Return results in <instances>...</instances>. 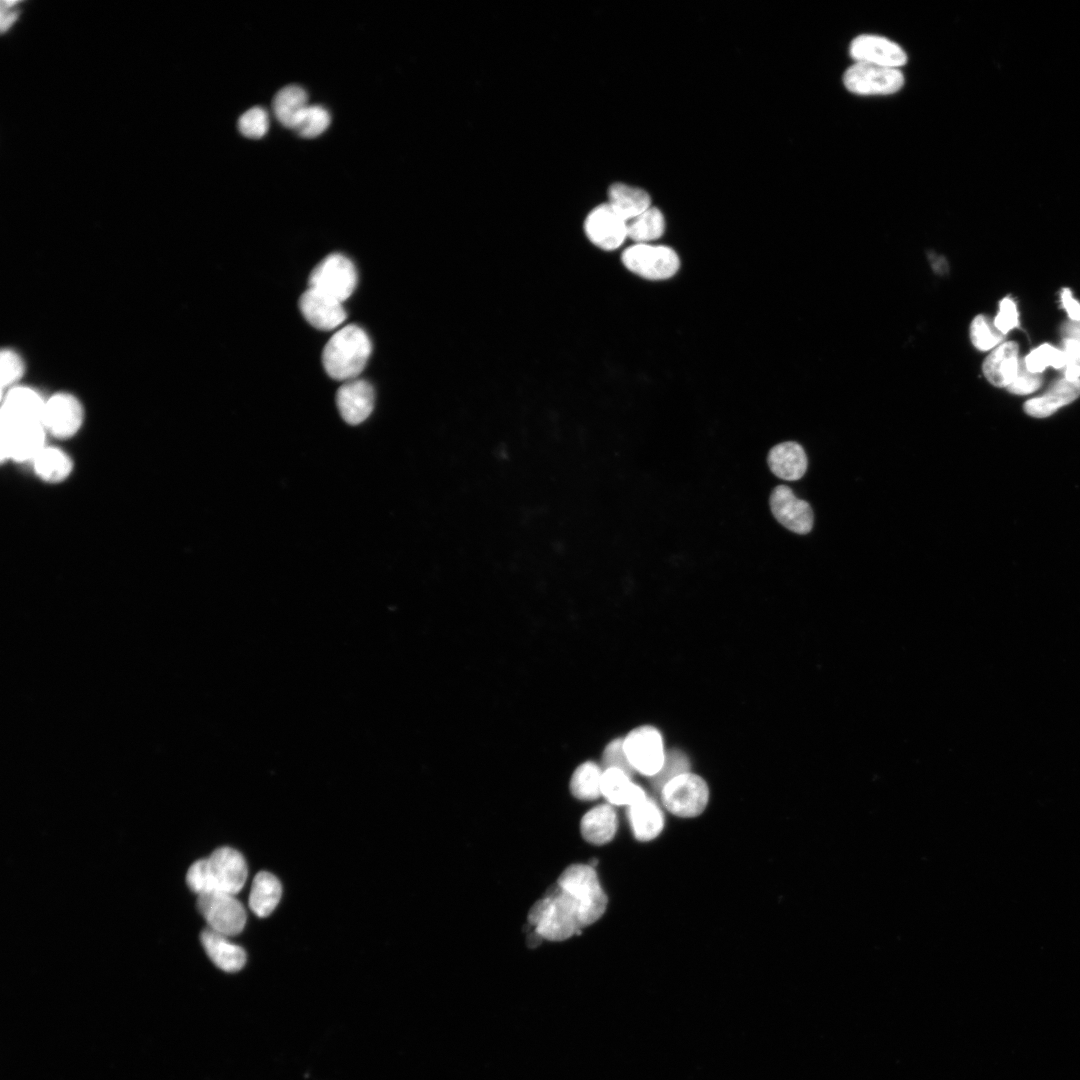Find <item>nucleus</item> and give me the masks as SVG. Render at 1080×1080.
Here are the masks:
<instances>
[{
  "label": "nucleus",
  "mask_w": 1080,
  "mask_h": 1080,
  "mask_svg": "<svg viewBox=\"0 0 1080 1080\" xmlns=\"http://www.w3.org/2000/svg\"><path fill=\"white\" fill-rule=\"evenodd\" d=\"M601 794L611 805L627 807L647 797L644 789L632 782L631 775L618 768L603 771Z\"/></svg>",
  "instance_id": "b1692460"
},
{
  "label": "nucleus",
  "mask_w": 1080,
  "mask_h": 1080,
  "mask_svg": "<svg viewBox=\"0 0 1080 1080\" xmlns=\"http://www.w3.org/2000/svg\"><path fill=\"white\" fill-rule=\"evenodd\" d=\"M542 940H543L542 936L534 930L532 933H530L528 935L527 945L529 947H535V946L539 945Z\"/></svg>",
  "instance_id": "a18cd8bd"
},
{
  "label": "nucleus",
  "mask_w": 1080,
  "mask_h": 1080,
  "mask_svg": "<svg viewBox=\"0 0 1080 1080\" xmlns=\"http://www.w3.org/2000/svg\"><path fill=\"white\" fill-rule=\"evenodd\" d=\"M1027 369L1033 373H1041L1047 366L1060 369L1065 367V354L1049 344H1043L1032 350L1025 358Z\"/></svg>",
  "instance_id": "72a5a7b5"
},
{
  "label": "nucleus",
  "mask_w": 1080,
  "mask_h": 1080,
  "mask_svg": "<svg viewBox=\"0 0 1080 1080\" xmlns=\"http://www.w3.org/2000/svg\"><path fill=\"white\" fill-rule=\"evenodd\" d=\"M845 87L860 95H887L897 92L904 83L898 68L855 62L844 73Z\"/></svg>",
  "instance_id": "9b49d317"
},
{
  "label": "nucleus",
  "mask_w": 1080,
  "mask_h": 1080,
  "mask_svg": "<svg viewBox=\"0 0 1080 1080\" xmlns=\"http://www.w3.org/2000/svg\"><path fill=\"white\" fill-rule=\"evenodd\" d=\"M247 875V864L242 854L230 847H220L208 858L198 860L189 867L186 882L198 895H236L245 885Z\"/></svg>",
  "instance_id": "f257e3e1"
},
{
  "label": "nucleus",
  "mask_w": 1080,
  "mask_h": 1080,
  "mask_svg": "<svg viewBox=\"0 0 1080 1080\" xmlns=\"http://www.w3.org/2000/svg\"><path fill=\"white\" fill-rule=\"evenodd\" d=\"M238 128L240 133L245 137L253 139L263 137L269 128L267 111L260 106L248 109L240 116Z\"/></svg>",
  "instance_id": "c9c22d12"
},
{
  "label": "nucleus",
  "mask_w": 1080,
  "mask_h": 1080,
  "mask_svg": "<svg viewBox=\"0 0 1080 1080\" xmlns=\"http://www.w3.org/2000/svg\"><path fill=\"white\" fill-rule=\"evenodd\" d=\"M36 474L44 481L58 483L72 472L71 458L61 449L45 446L33 459Z\"/></svg>",
  "instance_id": "c85d7f7f"
},
{
  "label": "nucleus",
  "mask_w": 1080,
  "mask_h": 1080,
  "mask_svg": "<svg viewBox=\"0 0 1080 1080\" xmlns=\"http://www.w3.org/2000/svg\"><path fill=\"white\" fill-rule=\"evenodd\" d=\"M308 284L309 288L343 302L356 288L357 271L350 259L342 254L333 253L313 268Z\"/></svg>",
  "instance_id": "0eeeda50"
},
{
  "label": "nucleus",
  "mask_w": 1080,
  "mask_h": 1080,
  "mask_svg": "<svg viewBox=\"0 0 1080 1080\" xmlns=\"http://www.w3.org/2000/svg\"><path fill=\"white\" fill-rule=\"evenodd\" d=\"M272 106L278 122L286 128L294 129L308 107V95L301 86L287 85L276 93Z\"/></svg>",
  "instance_id": "bb28decb"
},
{
  "label": "nucleus",
  "mask_w": 1080,
  "mask_h": 1080,
  "mask_svg": "<svg viewBox=\"0 0 1080 1080\" xmlns=\"http://www.w3.org/2000/svg\"><path fill=\"white\" fill-rule=\"evenodd\" d=\"M197 908L208 928L227 937L239 934L245 927L246 910L235 895L227 893L198 895Z\"/></svg>",
  "instance_id": "1a4fd4ad"
},
{
  "label": "nucleus",
  "mask_w": 1080,
  "mask_h": 1080,
  "mask_svg": "<svg viewBox=\"0 0 1080 1080\" xmlns=\"http://www.w3.org/2000/svg\"><path fill=\"white\" fill-rule=\"evenodd\" d=\"M665 226L663 213L652 206L627 222V236L635 243H650L662 237Z\"/></svg>",
  "instance_id": "c756f323"
},
{
  "label": "nucleus",
  "mask_w": 1080,
  "mask_h": 1080,
  "mask_svg": "<svg viewBox=\"0 0 1080 1080\" xmlns=\"http://www.w3.org/2000/svg\"><path fill=\"white\" fill-rule=\"evenodd\" d=\"M84 411L80 401L69 393H57L45 400L43 425L57 438L74 436L81 428Z\"/></svg>",
  "instance_id": "ddd939ff"
},
{
  "label": "nucleus",
  "mask_w": 1080,
  "mask_h": 1080,
  "mask_svg": "<svg viewBox=\"0 0 1080 1080\" xmlns=\"http://www.w3.org/2000/svg\"><path fill=\"white\" fill-rule=\"evenodd\" d=\"M45 400L28 387L10 389L3 400L1 419L36 420L43 422Z\"/></svg>",
  "instance_id": "4be33fe9"
},
{
  "label": "nucleus",
  "mask_w": 1080,
  "mask_h": 1080,
  "mask_svg": "<svg viewBox=\"0 0 1080 1080\" xmlns=\"http://www.w3.org/2000/svg\"><path fill=\"white\" fill-rule=\"evenodd\" d=\"M1065 338L1076 340L1080 343V321L1066 322L1062 327Z\"/></svg>",
  "instance_id": "c03bdc74"
},
{
  "label": "nucleus",
  "mask_w": 1080,
  "mask_h": 1080,
  "mask_svg": "<svg viewBox=\"0 0 1080 1080\" xmlns=\"http://www.w3.org/2000/svg\"><path fill=\"white\" fill-rule=\"evenodd\" d=\"M45 434L39 421H1L2 459L33 461L45 447Z\"/></svg>",
  "instance_id": "9d476101"
},
{
  "label": "nucleus",
  "mask_w": 1080,
  "mask_h": 1080,
  "mask_svg": "<svg viewBox=\"0 0 1080 1080\" xmlns=\"http://www.w3.org/2000/svg\"><path fill=\"white\" fill-rule=\"evenodd\" d=\"M618 817L611 804H600L589 810L581 819L583 838L594 845L610 842L617 831Z\"/></svg>",
  "instance_id": "393cba45"
},
{
  "label": "nucleus",
  "mask_w": 1080,
  "mask_h": 1080,
  "mask_svg": "<svg viewBox=\"0 0 1080 1080\" xmlns=\"http://www.w3.org/2000/svg\"><path fill=\"white\" fill-rule=\"evenodd\" d=\"M689 768L690 762L684 752L677 749L670 750L666 753L661 770L651 778L652 785L656 791L660 792L668 781L680 774L688 772Z\"/></svg>",
  "instance_id": "f704fd0d"
},
{
  "label": "nucleus",
  "mask_w": 1080,
  "mask_h": 1080,
  "mask_svg": "<svg viewBox=\"0 0 1080 1080\" xmlns=\"http://www.w3.org/2000/svg\"><path fill=\"white\" fill-rule=\"evenodd\" d=\"M202 946L211 961L226 972H237L246 963L244 949L228 940V937L206 928L201 932Z\"/></svg>",
  "instance_id": "a211bd4d"
},
{
  "label": "nucleus",
  "mask_w": 1080,
  "mask_h": 1080,
  "mask_svg": "<svg viewBox=\"0 0 1080 1080\" xmlns=\"http://www.w3.org/2000/svg\"><path fill=\"white\" fill-rule=\"evenodd\" d=\"M1063 352L1065 354V378L1068 380L1080 379V343L1073 339L1064 338Z\"/></svg>",
  "instance_id": "a19ab883"
},
{
  "label": "nucleus",
  "mask_w": 1080,
  "mask_h": 1080,
  "mask_svg": "<svg viewBox=\"0 0 1080 1080\" xmlns=\"http://www.w3.org/2000/svg\"><path fill=\"white\" fill-rule=\"evenodd\" d=\"M627 818L634 837L639 841L655 839L664 828L662 809L649 796L628 806Z\"/></svg>",
  "instance_id": "5701e85b"
},
{
  "label": "nucleus",
  "mask_w": 1080,
  "mask_h": 1080,
  "mask_svg": "<svg viewBox=\"0 0 1080 1080\" xmlns=\"http://www.w3.org/2000/svg\"><path fill=\"white\" fill-rule=\"evenodd\" d=\"M528 921L549 941L566 940L583 928L574 903L557 884L531 907Z\"/></svg>",
  "instance_id": "7ed1b4c3"
},
{
  "label": "nucleus",
  "mask_w": 1080,
  "mask_h": 1080,
  "mask_svg": "<svg viewBox=\"0 0 1080 1080\" xmlns=\"http://www.w3.org/2000/svg\"><path fill=\"white\" fill-rule=\"evenodd\" d=\"M1042 380L1041 373L1029 371L1025 365L1024 359H1020L1016 376L1007 387V390L1018 395L1030 394L1039 389Z\"/></svg>",
  "instance_id": "e433bc0d"
},
{
  "label": "nucleus",
  "mask_w": 1080,
  "mask_h": 1080,
  "mask_svg": "<svg viewBox=\"0 0 1080 1080\" xmlns=\"http://www.w3.org/2000/svg\"><path fill=\"white\" fill-rule=\"evenodd\" d=\"M770 470L783 480H798L807 470V457L802 446L793 441L775 445L768 453Z\"/></svg>",
  "instance_id": "412c9836"
},
{
  "label": "nucleus",
  "mask_w": 1080,
  "mask_h": 1080,
  "mask_svg": "<svg viewBox=\"0 0 1080 1080\" xmlns=\"http://www.w3.org/2000/svg\"><path fill=\"white\" fill-rule=\"evenodd\" d=\"M0 366L2 388L9 387L18 381L25 370L22 358L16 352L9 349L1 352Z\"/></svg>",
  "instance_id": "4c0bfd02"
},
{
  "label": "nucleus",
  "mask_w": 1080,
  "mask_h": 1080,
  "mask_svg": "<svg viewBox=\"0 0 1080 1080\" xmlns=\"http://www.w3.org/2000/svg\"><path fill=\"white\" fill-rule=\"evenodd\" d=\"M603 765L607 768H618L629 775L632 774L633 769L626 757L623 739H615L608 743L603 752Z\"/></svg>",
  "instance_id": "58836bf2"
},
{
  "label": "nucleus",
  "mask_w": 1080,
  "mask_h": 1080,
  "mask_svg": "<svg viewBox=\"0 0 1080 1080\" xmlns=\"http://www.w3.org/2000/svg\"><path fill=\"white\" fill-rule=\"evenodd\" d=\"M772 514L788 530L797 534H807L813 526V511L810 505L795 496L786 485L775 487L769 499Z\"/></svg>",
  "instance_id": "4468645a"
},
{
  "label": "nucleus",
  "mask_w": 1080,
  "mask_h": 1080,
  "mask_svg": "<svg viewBox=\"0 0 1080 1080\" xmlns=\"http://www.w3.org/2000/svg\"><path fill=\"white\" fill-rule=\"evenodd\" d=\"M851 57L860 63L898 68L907 61L904 50L896 43L877 35H860L850 45Z\"/></svg>",
  "instance_id": "dca6fc26"
},
{
  "label": "nucleus",
  "mask_w": 1080,
  "mask_h": 1080,
  "mask_svg": "<svg viewBox=\"0 0 1080 1080\" xmlns=\"http://www.w3.org/2000/svg\"><path fill=\"white\" fill-rule=\"evenodd\" d=\"M664 807L673 815L690 818L700 815L709 800L705 780L690 771L668 781L660 790Z\"/></svg>",
  "instance_id": "423d86ee"
},
{
  "label": "nucleus",
  "mask_w": 1080,
  "mask_h": 1080,
  "mask_svg": "<svg viewBox=\"0 0 1080 1080\" xmlns=\"http://www.w3.org/2000/svg\"><path fill=\"white\" fill-rule=\"evenodd\" d=\"M371 349L367 333L357 325H347L326 343L322 352L324 369L335 380H352L363 371Z\"/></svg>",
  "instance_id": "f03ea898"
},
{
  "label": "nucleus",
  "mask_w": 1080,
  "mask_h": 1080,
  "mask_svg": "<svg viewBox=\"0 0 1080 1080\" xmlns=\"http://www.w3.org/2000/svg\"><path fill=\"white\" fill-rule=\"evenodd\" d=\"M1018 322V311L1015 302L1009 297L1004 298L999 304V311L993 322L994 326L1005 335L1018 326Z\"/></svg>",
  "instance_id": "ea45409f"
},
{
  "label": "nucleus",
  "mask_w": 1080,
  "mask_h": 1080,
  "mask_svg": "<svg viewBox=\"0 0 1080 1080\" xmlns=\"http://www.w3.org/2000/svg\"><path fill=\"white\" fill-rule=\"evenodd\" d=\"M372 385L363 379L346 381L336 393V405L343 420L350 425L365 421L374 408Z\"/></svg>",
  "instance_id": "2eb2a0df"
},
{
  "label": "nucleus",
  "mask_w": 1080,
  "mask_h": 1080,
  "mask_svg": "<svg viewBox=\"0 0 1080 1080\" xmlns=\"http://www.w3.org/2000/svg\"><path fill=\"white\" fill-rule=\"evenodd\" d=\"M623 747L633 771L652 778L661 770L666 753L657 728L645 725L633 729L623 739Z\"/></svg>",
  "instance_id": "6e6552de"
},
{
  "label": "nucleus",
  "mask_w": 1080,
  "mask_h": 1080,
  "mask_svg": "<svg viewBox=\"0 0 1080 1080\" xmlns=\"http://www.w3.org/2000/svg\"><path fill=\"white\" fill-rule=\"evenodd\" d=\"M607 195V203L627 222L652 207L651 197L646 190L626 183H613Z\"/></svg>",
  "instance_id": "a878e982"
},
{
  "label": "nucleus",
  "mask_w": 1080,
  "mask_h": 1080,
  "mask_svg": "<svg viewBox=\"0 0 1080 1080\" xmlns=\"http://www.w3.org/2000/svg\"><path fill=\"white\" fill-rule=\"evenodd\" d=\"M16 1H2L1 3V30L4 32L16 19L17 13L11 11Z\"/></svg>",
  "instance_id": "37998d69"
},
{
  "label": "nucleus",
  "mask_w": 1080,
  "mask_h": 1080,
  "mask_svg": "<svg viewBox=\"0 0 1080 1080\" xmlns=\"http://www.w3.org/2000/svg\"><path fill=\"white\" fill-rule=\"evenodd\" d=\"M1018 352V344L1010 341L997 346L986 357L982 370L992 385L1006 388L1010 385L1019 365Z\"/></svg>",
  "instance_id": "aec40b11"
},
{
  "label": "nucleus",
  "mask_w": 1080,
  "mask_h": 1080,
  "mask_svg": "<svg viewBox=\"0 0 1080 1080\" xmlns=\"http://www.w3.org/2000/svg\"><path fill=\"white\" fill-rule=\"evenodd\" d=\"M1062 305L1072 321H1080V304L1072 297L1071 291L1064 288L1061 292Z\"/></svg>",
  "instance_id": "79ce46f5"
},
{
  "label": "nucleus",
  "mask_w": 1080,
  "mask_h": 1080,
  "mask_svg": "<svg viewBox=\"0 0 1080 1080\" xmlns=\"http://www.w3.org/2000/svg\"><path fill=\"white\" fill-rule=\"evenodd\" d=\"M574 903L582 927L596 922L605 912L608 899L596 870L589 864H572L556 883Z\"/></svg>",
  "instance_id": "20e7f679"
},
{
  "label": "nucleus",
  "mask_w": 1080,
  "mask_h": 1080,
  "mask_svg": "<svg viewBox=\"0 0 1080 1080\" xmlns=\"http://www.w3.org/2000/svg\"><path fill=\"white\" fill-rule=\"evenodd\" d=\"M584 233L597 248L612 251L619 248L627 236V221L607 202L594 207L584 220Z\"/></svg>",
  "instance_id": "f8f14e48"
},
{
  "label": "nucleus",
  "mask_w": 1080,
  "mask_h": 1080,
  "mask_svg": "<svg viewBox=\"0 0 1080 1080\" xmlns=\"http://www.w3.org/2000/svg\"><path fill=\"white\" fill-rule=\"evenodd\" d=\"M622 264L630 272L648 280H666L680 267L676 251L666 245L634 243L621 254Z\"/></svg>",
  "instance_id": "39448f33"
},
{
  "label": "nucleus",
  "mask_w": 1080,
  "mask_h": 1080,
  "mask_svg": "<svg viewBox=\"0 0 1080 1080\" xmlns=\"http://www.w3.org/2000/svg\"><path fill=\"white\" fill-rule=\"evenodd\" d=\"M602 769L592 761L578 766L570 780V791L579 800L590 801L601 794Z\"/></svg>",
  "instance_id": "7c9ffc66"
},
{
  "label": "nucleus",
  "mask_w": 1080,
  "mask_h": 1080,
  "mask_svg": "<svg viewBox=\"0 0 1080 1080\" xmlns=\"http://www.w3.org/2000/svg\"><path fill=\"white\" fill-rule=\"evenodd\" d=\"M281 894L280 881L273 874L261 871L253 879L249 907L258 917H266L276 908Z\"/></svg>",
  "instance_id": "cd10ccee"
},
{
  "label": "nucleus",
  "mask_w": 1080,
  "mask_h": 1080,
  "mask_svg": "<svg viewBox=\"0 0 1080 1080\" xmlns=\"http://www.w3.org/2000/svg\"><path fill=\"white\" fill-rule=\"evenodd\" d=\"M299 309L310 325L324 331L338 327L347 316L342 302L312 288L300 296Z\"/></svg>",
  "instance_id": "f3484780"
},
{
  "label": "nucleus",
  "mask_w": 1080,
  "mask_h": 1080,
  "mask_svg": "<svg viewBox=\"0 0 1080 1080\" xmlns=\"http://www.w3.org/2000/svg\"><path fill=\"white\" fill-rule=\"evenodd\" d=\"M330 121V114L323 106L308 105L293 130L300 137L314 138L328 128Z\"/></svg>",
  "instance_id": "2f4dec72"
},
{
  "label": "nucleus",
  "mask_w": 1080,
  "mask_h": 1080,
  "mask_svg": "<svg viewBox=\"0 0 1080 1080\" xmlns=\"http://www.w3.org/2000/svg\"><path fill=\"white\" fill-rule=\"evenodd\" d=\"M970 339L978 350L987 351L1001 343L1004 335L986 316L978 315L971 322Z\"/></svg>",
  "instance_id": "473e14b6"
},
{
  "label": "nucleus",
  "mask_w": 1080,
  "mask_h": 1080,
  "mask_svg": "<svg viewBox=\"0 0 1080 1080\" xmlns=\"http://www.w3.org/2000/svg\"><path fill=\"white\" fill-rule=\"evenodd\" d=\"M1079 396L1080 379L1068 380L1064 377L1055 382L1043 395L1028 400L1024 404V410L1033 417H1047Z\"/></svg>",
  "instance_id": "6ab92c4d"
}]
</instances>
